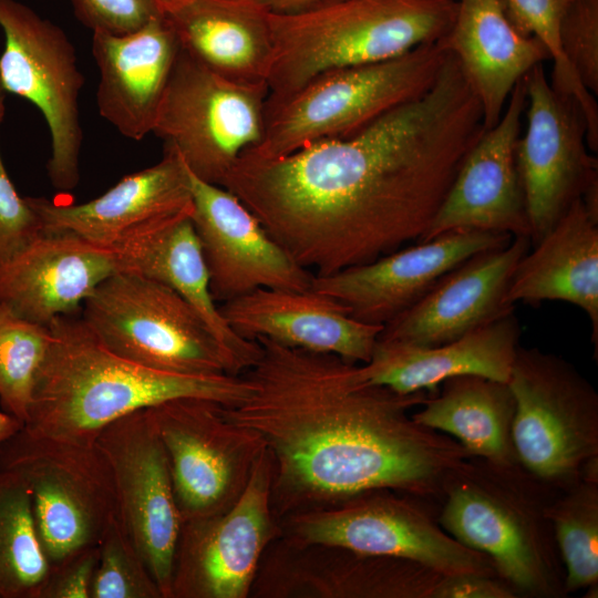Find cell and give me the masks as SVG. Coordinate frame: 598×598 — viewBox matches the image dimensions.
<instances>
[{"instance_id": "cell-31", "label": "cell", "mask_w": 598, "mask_h": 598, "mask_svg": "<svg viewBox=\"0 0 598 598\" xmlns=\"http://www.w3.org/2000/svg\"><path fill=\"white\" fill-rule=\"evenodd\" d=\"M425 398L412 419L496 464L518 463L513 442L515 398L507 382L482 375L450 378Z\"/></svg>"}, {"instance_id": "cell-28", "label": "cell", "mask_w": 598, "mask_h": 598, "mask_svg": "<svg viewBox=\"0 0 598 598\" xmlns=\"http://www.w3.org/2000/svg\"><path fill=\"white\" fill-rule=\"evenodd\" d=\"M507 302H570L586 312L598 347V214L581 198L522 257Z\"/></svg>"}, {"instance_id": "cell-13", "label": "cell", "mask_w": 598, "mask_h": 598, "mask_svg": "<svg viewBox=\"0 0 598 598\" xmlns=\"http://www.w3.org/2000/svg\"><path fill=\"white\" fill-rule=\"evenodd\" d=\"M0 85L42 113L51 140L48 176L56 189L71 190L80 179L83 138L79 96L84 78L75 48L59 25L17 0H0Z\"/></svg>"}, {"instance_id": "cell-9", "label": "cell", "mask_w": 598, "mask_h": 598, "mask_svg": "<svg viewBox=\"0 0 598 598\" xmlns=\"http://www.w3.org/2000/svg\"><path fill=\"white\" fill-rule=\"evenodd\" d=\"M515 398L513 442L518 463L561 491L598 456V394L566 360L518 347L507 381Z\"/></svg>"}, {"instance_id": "cell-26", "label": "cell", "mask_w": 598, "mask_h": 598, "mask_svg": "<svg viewBox=\"0 0 598 598\" xmlns=\"http://www.w3.org/2000/svg\"><path fill=\"white\" fill-rule=\"evenodd\" d=\"M520 328L514 311L466 334L421 347L378 338L370 360L359 364L361 379L398 393L435 394L457 375H482L507 382L519 347Z\"/></svg>"}, {"instance_id": "cell-23", "label": "cell", "mask_w": 598, "mask_h": 598, "mask_svg": "<svg viewBox=\"0 0 598 598\" xmlns=\"http://www.w3.org/2000/svg\"><path fill=\"white\" fill-rule=\"evenodd\" d=\"M219 310L240 337L330 353L351 363L370 360L382 326L361 322L336 299L306 290L257 289L223 302Z\"/></svg>"}, {"instance_id": "cell-30", "label": "cell", "mask_w": 598, "mask_h": 598, "mask_svg": "<svg viewBox=\"0 0 598 598\" xmlns=\"http://www.w3.org/2000/svg\"><path fill=\"white\" fill-rule=\"evenodd\" d=\"M269 12L255 0H186L165 14L181 48L206 68L235 81L267 83Z\"/></svg>"}, {"instance_id": "cell-18", "label": "cell", "mask_w": 598, "mask_h": 598, "mask_svg": "<svg viewBox=\"0 0 598 598\" xmlns=\"http://www.w3.org/2000/svg\"><path fill=\"white\" fill-rule=\"evenodd\" d=\"M188 177L192 221L215 301L223 303L264 288L312 287L315 275L287 254L236 195L189 171Z\"/></svg>"}, {"instance_id": "cell-37", "label": "cell", "mask_w": 598, "mask_h": 598, "mask_svg": "<svg viewBox=\"0 0 598 598\" xmlns=\"http://www.w3.org/2000/svg\"><path fill=\"white\" fill-rule=\"evenodd\" d=\"M563 55L582 86L598 93V0H568L559 19Z\"/></svg>"}, {"instance_id": "cell-8", "label": "cell", "mask_w": 598, "mask_h": 598, "mask_svg": "<svg viewBox=\"0 0 598 598\" xmlns=\"http://www.w3.org/2000/svg\"><path fill=\"white\" fill-rule=\"evenodd\" d=\"M81 318L105 348L141 365L185 375H239L195 309L155 280L114 272L84 300Z\"/></svg>"}, {"instance_id": "cell-1", "label": "cell", "mask_w": 598, "mask_h": 598, "mask_svg": "<svg viewBox=\"0 0 598 598\" xmlns=\"http://www.w3.org/2000/svg\"><path fill=\"white\" fill-rule=\"evenodd\" d=\"M485 131L451 52L426 92L357 134L277 157L247 150L221 186L298 265L328 276L419 241Z\"/></svg>"}, {"instance_id": "cell-2", "label": "cell", "mask_w": 598, "mask_h": 598, "mask_svg": "<svg viewBox=\"0 0 598 598\" xmlns=\"http://www.w3.org/2000/svg\"><path fill=\"white\" fill-rule=\"evenodd\" d=\"M241 375L250 390L227 416L256 432L271 461V504L281 518L373 489L440 502L446 477L471 455L412 419L427 393L369 384L359 364L260 337Z\"/></svg>"}, {"instance_id": "cell-39", "label": "cell", "mask_w": 598, "mask_h": 598, "mask_svg": "<svg viewBox=\"0 0 598 598\" xmlns=\"http://www.w3.org/2000/svg\"><path fill=\"white\" fill-rule=\"evenodd\" d=\"M74 16L93 32L125 34L164 12L153 0H71Z\"/></svg>"}, {"instance_id": "cell-20", "label": "cell", "mask_w": 598, "mask_h": 598, "mask_svg": "<svg viewBox=\"0 0 598 598\" xmlns=\"http://www.w3.org/2000/svg\"><path fill=\"white\" fill-rule=\"evenodd\" d=\"M512 238L474 229L451 230L371 262L315 276L312 288L339 301L354 319L383 327L463 261Z\"/></svg>"}, {"instance_id": "cell-14", "label": "cell", "mask_w": 598, "mask_h": 598, "mask_svg": "<svg viewBox=\"0 0 598 598\" xmlns=\"http://www.w3.org/2000/svg\"><path fill=\"white\" fill-rule=\"evenodd\" d=\"M280 536L271 504L267 448L238 499L226 511L182 523L171 598H248L269 545Z\"/></svg>"}, {"instance_id": "cell-33", "label": "cell", "mask_w": 598, "mask_h": 598, "mask_svg": "<svg viewBox=\"0 0 598 598\" xmlns=\"http://www.w3.org/2000/svg\"><path fill=\"white\" fill-rule=\"evenodd\" d=\"M565 569L566 596L598 585V481L579 478L546 509Z\"/></svg>"}, {"instance_id": "cell-44", "label": "cell", "mask_w": 598, "mask_h": 598, "mask_svg": "<svg viewBox=\"0 0 598 598\" xmlns=\"http://www.w3.org/2000/svg\"><path fill=\"white\" fill-rule=\"evenodd\" d=\"M153 1L159 7V9L164 13H167L174 10L175 8H177L178 6H181L182 3H184L186 0H153Z\"/></svg>"}, {"instance_id": "cell-5", "label": "cell", "mask_w": 598, "mask_h": 598, "mask_svg": "<svg viewBox=\"0 0 598 598\" xmlns=\"http://www.w3.org/2000/svg\"><path fill=\"white\" fill-rule=\"evenodd\" d=\"M457 0H332L289 13L269 12L272 56L266 106L321 73L404 54L445 38Z\"/></svg>"}, {"instance_id": "cell-4", "label": "cell", "mask_w": 598, "mask_h": 598, "mask_svg": "<svg viewBox=\"0 0 598 598\" xmlns=\"http://www.w3.org/2000/svg\"><path fill=\"white\" fill-rule=\"evenodd\" d=\"M559 489L519 463L471 456L446 477L437 522L484 554L518 597H565V569L546 509Z\"/></svg>"}, {"instance_id": "cell-40", "label": "cell", "mask_w": 598, "mask_h": 598, "mask_svg": "<svg viewBox=\"0 0 598 598\" xmlns=\"http://www.w3.org/2000/svg\"><path fill=\"white\" fill-rule=\"evenodd\" d=\"M97 559V546H93L50 567L40 598H90Z\"/></svg>"}, {"instance_id": "cell-16", "label": "cell", "mask_w": 598, "mask_h": 598, "mask_svg": "<svg viewBox=\"0 0 598 598\" xmlns=\"http://www.w3.org/2000/svg\"><path fill=\"white\" fill-rule=\"evenodd\" d=\"M95 443L113 474L117 518L143 557L163 598H171L182 517L164 446L145 409L102 429Z\"/></svg>"}, {"instance_id": "cell-21", "label": "cell", "mask_w": 598, "mask_h": 598, "mask_svg": "<svg viewBox=\"0 0 598 598\" xmlns=\"http://www.w3.org/2000/svg\"><path fill=\"white\" fill-rule=\"evenodd\" d=\"M532 243L527 236L481 251L444 275L422 298L383 326L380 339L429 347L455 340L512 311L507 290Z\"/></svg>"}, {"instance_id": "cell-35", "label": "cell", "mask_w": 598, "mask_h": 598, "mask_svg": "<svg viewBox=\"0 0 598 598\" xmlns=\"http://www.w3.org/2000/svg\"><path fill=\"white\" fill-rule=\"evenodd\" d=\"M513 25L523 34L538 39L554 62L551 86L573 95L581 105L587 124H598V107L594 95L580 83L559 45V19L568 0H501Z\"/></svg>"}, {"instance_id": "cell-27", "label": "cell", "mask_w": 598, "mask_h": 598, "mask_svg": "<svg viewBox=\"0 0 598 598\" xmlns=\"http://www.w3.org/2000/svg\"><path fill=\"white\" fill-rule=\"evenodd\" d=\"M116 271L161 282L184 298L205 321L243 374L255 364L260 344L238 336L224 319L210 291L209 274L192 215L133 235L111 247Z\"/></svg>"}, {"instance_id": "cell-17", "label": "cell", "mask_w": 598, "mask_h": 598, "mask_svg": "<svg viewBox=\"0 0 598 598\" xmlns=\"http://www.w3.org/2000/svg\"><path fill=\"white\" fill-rule=\"evenodd\" d=\"M443 575L419 563L276 538L260 561L255 598H431Z\"/></svg>"}, {"instance_id": "cell-38", "label": "cell", "mask_w": 598, "mask_h": 598, "mask_svg": "<svg viewBox=\"0 0 598 598\" xmlns=\"http://www.w3.org/2000/svg\"><path fill=\"white\" fill-rule=\"evenodd\" d=\"M7 93L0 85V126L6 114ZM43 231L41 220L10 179L0 153V261L27 248Z\"/></svg>"}, {"instance_id": "cell-12", "label": "cell", "mask_w": 598, "mask_h": 598, "mask_svg": "<svg viewBox=\"0 0 598 598\" xmlns=\"http://www.w3.org/2000/svg\"><path fill=\"white\" fill-rule=\"evenodd\" d=\"M145 410L167 456L182 523L229 508L266 450L262 439L208 399L177 398Z\"/></svg>"}, {"instance_id": "cell-25", "label": "cell", "mask_w": 598, "mask_h": 598, "mask_svg": "<svg viewBox=\"0 0 598 598\" xmlns=\"http://www.w3.org/2000/svg\"><path fill=\"white\" fill-rule=\"evenodd\" d=\"M179 49L165 13L130 33L93 32L99 112L126 138L141 141L153 132Z\"/></svg>"}, {"instance_id": "cell-10", "label": "cell", "mask_w": 598, "mask_h": 598, "mask_svg": "<svg viewBox=\"0 0 598 598\" xmlns=\"http://www.w3.org/2000/svg\"><path fill=\"white\" fill-rule=\"evenodd\" d=\"M268 93L267 83L225 78L181 48L152 133L193 175L221 186L240 155L261 142Z\"/></svg>"}, {"instance_id": "cell-41", "label": "cell", "mask_w": 598, "mask_h": 598, "mask_svg": "<svg viewBox=\"0 0 598 598\" xmlns=\"http://www.w3.org/2000/svg\"><path fill=\"white\" fill-rule=\"evenodd\" d=\"M516 591L496 575L464 573L442 576L431 598H516Z\"/></svg>"}, {"instance_id": "cell-36", "label": "cell", "mask_w": 598, "mask_h": 598, "mask_svg": "<svg viewBox=\"0 0 598 598\" xmlns=\"http://www.w3.org/2000/svg\"><path fill=\"white\" fill-rule=\"evenodd\" d=\"M97 550L90 598H163L117 516L101 538Z\"/></svg>"}, {"instance_id": "cell-19", "label": "cell", "mask_w": 598, "mask_h": 598, "mask_svg": "<svg viewBox=\"0 0 598 598\" xmlns=\"http://www.w3.org/2000/svg\"><path fill=\"white\" fill-rule=\"evenodd\" d=\"M526 106L522 78L513 87L499 121L486 130L468 152L419 241L456 229L529 237V219L516 162Z\"/></svg>"}, {"instance_id": "cell-15", "label": "cell", "mask_w": 598, "mask_h": 598, "mask_svg": "<svg viewBox=\"0 0 598 598\" xmlns=\"http://www.w3.org/2000/svg\"><path fill=\"white\" fill-rule=\"evenodd\" d=\"M527 94V126L516 145L517 168L536 244L598 184L597 158L588 153L587 121L580 103L555 90L543 63L523 76Z\"/></svg>"}, {"instance_id": "cell-3", "label": "cell", "mask_w": 598, "mask_h": 598, "mask_svg": "<svg viewBox=\"0 0 598 598\" xmlns=\"http://www.w3.org/2000/svg\"><path fill=\"white\" fill-rule=\"evenodd\" d=\"M48 326L51 341L23 424L35 435L94 442L110 423L161 402L193 396L235 406L250 390L243 375L176 374L120 357L75 315Z\"/></svg>"}, {"instance_id": "cell-24", "label": "cell", "mask_w": 598, "mask_h": 598, "mask_svg": "<svg viewBox=\"0 0 598 598\" xmlns=\"http://www.w3.org/2000/svg\"><path fill=\"white\" fill-rule=\"evenodd\" d=\"M116 270L111 248L71 231H42L17 256L0 261V303L48 326L60 316L75 315Z\"/></svg>"}, {"instance_id": "cell-32", "label": "cell", "mask_w": 598, "mask_h": 598, "mask_svg": "<svg viewBox=\"0 0 598 598\" xmlns=\"http://www.w3.org/2000/svg\"><path fill=\"white\" fill-rule=\"evenodd\" d=\"M49 569L27 483L0 471V598H40Z\"/></svg>"}, {"instance_id": "cell-42", "label": "cell", "mask_w": 598, "mask_h": 598, "mask_svg": "<svg viewBox=\"0 0 598 598\" xmlns=\"http://www.w3.org/2000/svg\"><path fill=\"white\" fill-rule=\"evenodd\" d=\"M274 13H289L319 6L332 0H255Z\"/></svg>"}, {"instance_id": "cell-22", "label": "cell", "mask_w": 598, "mask_h": 598, "mask_svg": "<svg viewBox=\"0 0 598 598\" xmlns=\"http://www.w3.org/2000/svg\"><path fill=\"white\" fill-rule=\"evenodd\" d=\"M25 198L39 216L43 231H71L106 248L193 213L187 167L167 145L158 163L124 176L91 200L61 204L45 197Z\"/></svg>"}, {"instance_id": "cell-11", "label": "cell", "mask_w": 598, "mask_h": 598, "mask_svg": "<svg viewBox=\"0 0 598 598\" xmlns=\"http://www.w3.org/2000/svg\"><path fill=\"white\" fill-rule=\"evenodd\" d=\"M426 501L392 489H373L279 520L280 537L419 563L446 576L496 575L492 561L450 536Z\"/></svg>"}, {"instance_id": "cell-6", "label": "cell", "mask_w": 598, "mask_h": 598, "mask_svg": "<svg viewBox=\"0 0 598 598\" xmlns=\"http://www.w3.org/2000/svg\"><path fill=\"white\" fill-rule=\"evenodd\" d=\"M450 53L445 37L389 60L321 73L266 106L262 140L248 151L277 157L317 142L350 137L426 92Z\"/></svg>"}, {"instance_id": "cell-7", "label": "cell", "mask_w": 598, "mask_h": 598, "mask_svg": "<svg viewBox=\"0 0 598 598\" xmlns=\"http://www.w3.org/2000/svg\"><path fill=\"white\" fill-rule=\"evenodd\" d=\"M0 471L25 481L49 568L97 546L117 516L111 466L94 442L35 435L23 426L0 444Z\"/></svg>"}, {"instance_id": "cell-29", "label": "cell", "mask_w": 598, "mask_h": 598, "mask_svg": "<svg viewBox=\"0 0 598 598\" xmlns=\"http://www.w3.org/2000/svg\"><path fill=\"white\" fill-rule=\"evenodd\" d=\"M446 40L482 104L486 130L499 121L515 84L550 59L538 39L513 25L501 0H457Z\"/></svg>"}, {"instance_id": "cell-34", "label": "cell", "mask_w": 598, "mask_h": 598, "mask_svg": "<svg viewBox=\"0 0 598 598\" xmlns=\"http://www.w3.org/2000/svg\"><path fill=\"white\" fill-rule=\"evenodd\" d=\"M50 341L49 326L25 320L0 303V403L22 424Z\"/></svg>"}, {"instance_id": "cell-43", "label": "cell", "mask_w": 598, "mask_h": 598, "mask_svg": "<svg viewBox=\"0 0 598 598\" xmlns=\"http://www.w3.org/2000/svg\"><path fill=\"white\" fill-rule=\"evenodd\" d=\"M22 426V422L16 416L0 411V444L16 434Z\"/></svg>"}]
</instances>
